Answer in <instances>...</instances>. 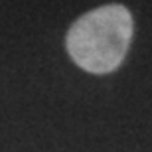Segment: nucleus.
<instances>
[{"mask_svg": "<svg viewBox=\"0 0 152 152\" xmlns=\"http://www.w3.org/2000/svg\"><path fill=\"white\" fill-rule=\"evenodd\" d=\"M132 38V16L123 4L87 12L67 32L71 59L89 73H111L123 63Z\"/></svg>", "mask_w": 152, "mask_h": 152, "instance_id": "obj_1", "label": "nucleus"}]
</instances>
